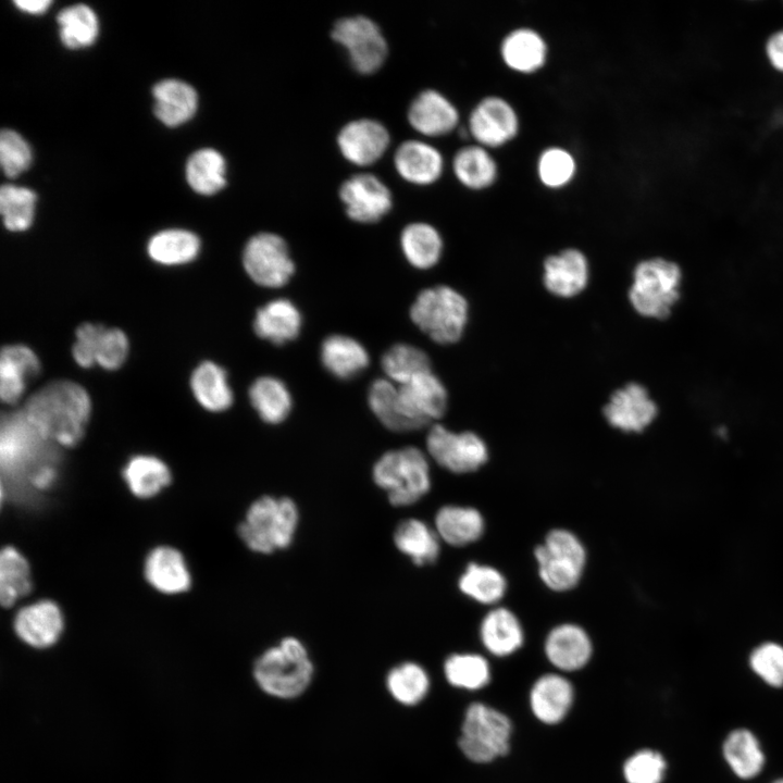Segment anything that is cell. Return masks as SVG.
<instances>
[{
	"instance_id": "cell-25",
	"label": "cell",
	"mask_w": 783,
	"mask_h": 783,
	"mask_svg": "<svg viewBox=\"0 0 783 783\" xmlns=\"http://www.w3.org/2000/svg\"><path fill=\"white\" fill-rule=\"evenodd\" d=\"M592 650V642L587 633L575 624L556 626L545 642L548 660L563 671L583 668L588 662Z\"/></svg>"
},
{
	"instance_id": "cell-39",
	"label": "cell",
	"mask_w": 783,
	"mask_h": 783,
	"mask_svg": "<svg viewBox=\"0 0 783 783\" xmlns=\"http://www.w3.org/2000/svg\"><path fill=\"white\" fill-rule=\"evenodd\" d=\"M226 162L224 157L212 148L194 152L186 163V178L198 194L213 195L226 185Z\"/></svg>"
},
{
	"instance_id": "cell-32",
	"label": "cell",
	"mask_w": 783,
	"mask_h": 783,
	"mask_svg": "<svg viewBox=\"0 0 783 783\" xmlns=\"http://www.w3.org/2000/svg\"><path fill=\"white\" fill-rule=\"evenodd\" d=\"M190 387L197 401L209 411H224L233 403L227 373L214 362L204 361L194 370Z\"/></svg>"
},
{
	"instance_id": "cell-26",
	"label": "cell",
	"mask_w": 783,
	"mask_h": 783,
	"mask_svg": "<svg viewBox=\"0 0 783 783\" xmlns=\"http://www.w3.org/2000/svg\"><path fill=\"white\" fill-rule=\"evenodd\" d=\"M573 687L563 676L546 674L533 685L530 703L534 716L546 724L559 723L573 703Z\"/></svg>"
},
{
	"instance_id": "cell-42",
	"label": "cell",
	"mask_w": 783,
	"mask_h": 783,
	"mask_svg": "<svg viewBox=\"0 0 783 783\" xmlns=\"http://www.w3.org/2000/svg\"><path fill=\"white\" fill-rule=\"evenodd\" d=\"M382 369L388 380L398 385L432 371L426 352L409 344L391 346L382 357Z\"/></svg>"
},
{
	"instance_id": "cell-36",
	"label": "cell",
	"mask_w": 783,
	"mask_h": 783,
	"mask_svg": "<svg viewBox=\"0 0 783 783\" xmlns=\"http://www.w3.org/2000/svg\"><path fill=\"white\" fill-rule=\"evenodd\" d=\"M722 753L734 774L744 780L757 776L765 766L760 744L747 729L730 732L723 742Z\"/></svg>"
},
{
	"instance_id": "cell-27",
	"label": "cell",
	"mask_w": 783,
	"mask_h": 783,
	"mask_svg": "<svg viewBox=\"0 0 783 783\" xmlns=\"http://www.w3.org/2000/svg\"><path fill=\"white\" fill-rule=\"evenodd\" d=\"M302 318L288 299H274L258 309L253 330L256 334L275 345L294 340L300 333Z\"/></svg>"
},
{
	"instance_id": "cell-18",
	"label": "cell",
	"mask_w": 783,
	"mask_h": 783,
	"mask_svg": "<svg viewBox=\"0 0 783 783\" xmlns=\"http://www.w3.org/2000/svg\"><path fill=\"white\" fill-rule=\"evenodd\" d=\"M337 146L350 163L368 166L378 161L390 142L388 129L380 121L358 119L345 124L338 132Z\"/></svg>"
},
{
	"instance_id": "cell-5",
	"label": "cell",
	"mask_w": 783,
	"mask_h": 783,
	"mask_svg": "<svg viewBox=\"0 0 783 783\" xmlns=\"http://www.w3.org/2000/svg\"><path fill=\"white\" fill-rule=\"evenodd\" d=\"M412 322L439 345L458 343L469 320V302L446 285L423 289L410 308Z\"/></svg>"
},
{
	"instance_id": "cell-17",
	"label": "cell",
	"mask_w": 783,
	"mask_h": 783,
	"mask_svg": "<svg viewBox=\"0 0 783 783\" xmlns=\"http://www.w3.org/2000/svg\"><path fill=\"white\" fill-rule=\"evenodd\" d=\"M398 387L402 414L410 431L422 428L444 415L447 389L432 371Z\"/></svg>"
},
{
	"instance_id": "cell-10",
	"label": "cell",
	"mask_w": 783,
	"mask_h": 783,
	"mask_svg": "<svg viewBox=\"0 0 783 783\" xmlns=\"http://www.w3.org/2000/svg\"><path fill=\"white\" fill-rule=\"evenodd\" d=\"M331 35L345 48L351 66L358 73L370 75L383 66L388 45L380 26L370 17L353 15L339 18Z\"/></svg>"
},
{
	"instance_id": "cell-54",
	"label": "cell",
	"mask_w": 783,
	"mask_h": 783,
	"mask_svg": "<svg viewBox=\"0 0 783 783\" xmlns=\"http://www.w3.org/2000/svg\"><path fill=\"white\" fill-rule=\"evenodd\" d=\"M765 55L769 65L783 74V28L773 32L766 40Z\"/></svg>"
},
{
	"instance_id": "cell-49",
	"label": "cell",
	"mask_w": 783,
	"mask_h": 783,
	"mask_svg": "<svg viewBox=\"0 0 783 783\" xmlns=\"http://www.w3.org/2000/svg\"><path fill=\"white\" fill-rule=\"evenodd\" d=\"M36 195L33 190L5 184L0 189V212L4 226L12 232L27 229L34 219Z\"/></svg>"
},
{
	"instance_id": "cell-44",
	"label": "cell",
	"mask_w": 783,
	"mask_h": 783,
	"mask_svg": "<svg viewBox=\"0 0 783 783\" xmlns=\"http://www.w3.org/2000/svg\"><path fill=\"white\" fill-rule=\"evenodd\" d=\"M60 26V38L71 49L91 45L98 35V18L91 8L86 4H74L64 8L57 16Z\"/></svg>"
},
{
	"instance_id": "cell-12",
	"label": "cell",
	"mask_w": 783,
	"mask_h": 783,
	"mask_svg": "<svg viewBox=\"0 0 783 783\" xmlns=\"http://www.w3.org/2000/svg\"><path fill=\"white\" fill-rule=\"evenodd\" d=\"M520 126V117L512 103L501 96L489 95L472 108L465 130L474 144L492 150L514 140Z\"/></svg>"
},
{
	"instance_id": "cell-24",
	"label": "cell",
	"mask_w": 783,
	"mask_h": 783,
	"mask_svg": "<svg viewBox=\"0 0 783 783\" xmlns=\"http://www.w3.org/2000/svg\"><path fill=\"white\" fill-rule=\"evenodd\" d=\"M40 371L36 353L24 345L3 347L0 358V396L3 402L13 405L24 394L27 383Z\"/></svg>"
},
{
	"instance_id": "cell-3",
	"label": "cell",
	"mask_w": 783,
	"mask_h": 783,
	"mask_svg": "<svg viewBox=\"0 0 783 783\" xmlns=\"http://www.w3.org/2000/svg\"><path fill=\"white\" fill-rule=\"evenodd\" d=\"M684 270L667 256L639 260L631 276L627 300L644 320L657 323L670 320L683 299Z\"/></svg>"
},
{
	"instance_id": "cell-28",
	"label": "cell",
	"mask_w": 783,
	"mask_h": 783,
	"mask_svg": "<svg viewBox=\"0 0 783 783\" xmlns=\"http://www.w3.org/2000/svg\"><path fill=\"white\" fill-rule=\"evenodd\" d=\"M452 172L462 186L481 191L495 185L499 167L489 149L473 142L461 147L455 153Z\"/></svg>"
},
{
	"instance_id": "cell-1",
	"label": "cell",
	"mask_w": 783,
	"mask_h": 783,
	"mask_svg": "<svg viewBox=\"0 0 783 783\" xmlns=\"http://www.w3.org/2000/svg\"><path fill=\"white\" fill-rule=\"evenodd\" d=\"M58 446L47 439L23 410L4 414L0 432L2 478L15 497L46 492L58 477Z\"/></svg>"
},
{
	"instance_id": "cell-55",
	"label": "cell",
	"mask_w": 783,
	"mask_h": 783,
	"mask_svg": "<svg viewBox=\"0 0 783 783\" xmlns=\"http://www.w3.org/2000/svg\"><path fill=\"white\" fill-rule=\"evenodd\" d=\"M15 5L30 14H41L52 3L50 0H15Z\"/></svg>"
},
{
	"instance_id": "cell-38",
	"label": "cell",
	"mask_w": 783,
	"mask_h": 783,
	"mask_svg": "<svg viewBox=\"0 0 783 783\" xmlns=\"http://www.w3.org/2000/svg\"><path fill=\"white\" fill-rule=\"evenodd\" d=\"M249 399L259 417L266 423L284 421L291 410V396L277 377L261 376L249 388Z\"/></svg>"
},
{
	"instance_id": "cell-34",
	"label": "cell",
	"mask_w": 783,
	"mask_h": 783,
	"mask_svg": "<svg viewBox=\"0 0 783 783\" xmlns=\"http://www.w3.org/2000/svg\"><path fill=\"white\" fill-rule=\"evenodd\" d=\"M481 639L493 655L513 654L523 644V631L518 618L507 608L489 611L481 624Z\"/></svg>"
},
{
	"instance_id": "cell-19",
	"label": "cell",
	"mask_w": 783,
	"mask_h": 783,
	"mask_svg": "<svg viewBox=\"0 0 783 783\" xmlns=\"http://www.w3.org/2000/svg\"><path fill=\"white\" fill-rule=\"evenodd\" d=\"M410 126L425 137H442L452 133L459 125L457 107L444 94L436 89L419 92L407 112Z\"/></svg>"
},
{
	"instance_id": "cell-41",
	"label": "cell",
	"mask_w": 783,
	"mask_h": 783,
	"mask_svg": "<svg viewBox=\"0 0 783 783\" xmlns=\"http://www.w3.org/2000/svg\"><path fill=\"white\" fill-rule=\"evenodd\" d=\"M123 476L130 492L141 498L154 496L171 482L166 464L145 455L133 457L125 465Z\"/></svg>"
},
{
	"instance_id": "cell-50",
	"label": "cell",
	"mask_w": 783,
	"mask_h": 783,
	"mask_svg": "<svg viewBox=\"0 0 783 783\" xmlns=\"http://www.w3.org/2000/svg\"><path fill=\"white\" fill-rule=\"evenodd\" d=\"M447 681L457 687L478 689L488 684L490 670L487 661L475 654L451 655L444 666Z\"/></svg>"
},
{
	"instance_id": "cell-35",
	"label": "cell",
	"mask_w": 783,
	"mask_h": 783,
	"mask_svg": "<svg viewBox=\"0 0 783 783\" xmlns=\"http://www.w3.org/2000/svg\"><path fill=\"white\" fill-rule=\"evenodd\" d=\"M400 246L407 261L414 268L427 270L439 261L444 241L439 232L425 222L408 224L401 232Z\"/></svg>"
},
{
	"instance_id": "cell-43",
	"label": "cell",
	"mask_w": 783,
	"mask_h": 783,
	"mask_svg": "<svg viewBox=\"0 0 783 783\" xmlns=\"http://www.w3.org/2000/svg\"><path fill=\"white\" fill-rule=\"evenodd\" d=\"M30 589V571L26 559L14 547H4L0 556V600L2 606H13Z\"/></svg>"
},
{
	"instance_id": "cell-2",
	"label": "cell",
	"mask_w": 783,
	"mask_h": 783,
	"mask_svg": "<svg viewBox=\"0 0 783 783\" xmlns=\"http://www.w3.org/2000/svg\"><path fill=\"white\" fill-rule=\"evenodd\" d=\"M22 410L47 439L72 447L84 436L91 402L79 384L55 381L33 394Z\"/></svg>"
},
{
	"instance_id": "cell-48",
	"label": "cell",
	"mask_w": 783,
	"mask_h": 783,
	"mask_svg": "<svg viewBox=\"0 0 783 783\" xmlns=\"http://www.w3.org/2000/svg\"><path fill=\"white\" fill-rule=\"evenodd\" d=\"M391 696L403 705H415L427 694L430 679L425 670L414 662H403L393 668L386 679Z\"/></svg>"
},
{
	"instance_id": "cell-56",
	"label": "cell",
	"mask_w": 783,
	"mask_h": 783,
	"mask_svg": "<svg viewBox=\"0 0 783 783\" xmlns=\"http://www.w3.org/2000/svg\"><path fill=\"white\" fill-rule=\"evenodd\" d=\"M773 783H783V778L774 781Z\"/></svg>"
},
{
	"instance_id": "cell-37",
	"label": "cell",
	"mask_w": 783,
	"mask_h": 783,
	"mask_svg": "<svg viewBox=\"0 0 783 783\" xmlns=\"http://www.w3.org/2000/svg\"><path fill=\"white\" fill-rule=\"evenodd\" d=\"M397 548L417 566L433 563L439 554V536L418 519L401 521L395 530Z\"/></svg>"
},
{
	"instance_id": "cell-30",
	"label": "cell",
	"mask_w": 783,
	"mask_h": 783,
	"mask_svg": "<svg viewBox=\"0 0 783 783\" xmlns=\"http://www.w3.org/2000/svg\"><path fill=\"white\" fill-rule=\"evenodd\" d=\"M145 575L158 591L166 594L184 592L190 586V575L183 556L174 548L158 547L147 557Z\"/></svg>"
},
{
	"instance_id": "cell-45",
	"label": "cell",
	"mask_w": 783,
	"mask_h": 783,
	"mask_svg": "<svg viewBox=\"0 0 783 783\" xmlns=\"http://www.w3.org/2000/svg\"><path fill=\"white\" fill-rule=\"evenodd\" d=\"M506 586V580L498 570L474 562L468 564L459 580V588L463 594L485 605L499 601Z\"/></svg>"
},
{
	"instance_id": "cell-33",
	"label": "cell",
	"mask_w": 783,
	"mask_h": 783,
	"mask_svg": "<svg viewBox=\"0 0 783 783\" xmlns=\"http://www.w3.org/2000/svg\"><path fill=\"white\" fill-rule=\"evenodd\" d=\"M436 533L451 546H465L477 540L484 532L480 511L470 507L445 506L435 517Z\"/></svg>"
},
{
	"instance_id": "cell-23",
	"label": "cell",
	"mask_w": 783,
	"mask_h": 783,
	"mask_svg": "<svg viewBox=\"0 0 783 783\" xmlns=\"http://www.w3.org/2000/svg\"><path fill=\"white\" fill-rule=\"evenodd\" d=\"M16 635L35 648L52 646L63 630L60 608L51 600H40L22 608L13 623Z\"/></svg>"
},
{
	"instance_id": "cell-6",
	"label": "cell",
	"mask_w": 783,
	"mask_h": 783,
	"mask_svg": "<svg viewBox=\"0 0 783 783\" xmlns=\"http://www.w3.org/2000/svg\"><path fill=\"white\" fill-rule=\"evenodd\" d=\"M297 524L298 510L291 499L263 496L248 509L238 534L251 550L271 554L290 545Z\"/></svg>"
},
{
	"instance_id": "cell-9",
	"label": "cell",
	"mask_w": 783,
	"mask_h": 783,
	"mask_svg": "<svg viewBox=\"0 0 783 783\" xmlns=\"http://www.w3.org/2000/svg\"><path fill=\"white\" fill-rule=\"evenodd\" d=\"M543 582L563 592L574 587L583 573L586 554L582 543L567 530H552L534 551Z\"/></svg>"
},
{
	"instance_id": "cell-53",
	"label": "cell",
	"mask_w": 783,
	"mask_h": 783,
	"mask_svg": "<svg viewBox=\"0 0 783 783\" xmlns=\"http://www.w3.org/2000/svg\"><path fill=\"white\" fill-rule=\"evenodd\" d=\"M751 670L768 685L783 687V646L763 643L749 657Z\"/></svg>"
},
{
	"instance_id": "cell-7",
	"label": "cell",
	"mask_w": 783,
	"mask_h": 783,
	"mask_svg": "<svg viewBox=\"0 0 783 783\" xmlns=\"http://www.w3.org/2000/svg\"><path fill=\"white\" fill-rule=\"evenodd\" d=\"M374 482L386 490L394 506H409L421 499L431 487L430 465L415 447L384 453L374 464Z\"/></svg>"
},
{
	"instance_id": "cell-22",
	"label": "cell",
	"mask_w": 783,
	"mask_h": 783,
	"mask_svg": "<svg viewBox=\"0 0 783 783\" xmlns=\"http://www.w3.org/2000/svg\"><path fill=\"white\" fill-rule=\"evenodd\" d=\"M548 45L543 35L531 27H518L502 38L499 54L511 71L531 75L540 71L548 60Z\"/></svg>"
},
{
	"instance_id": "cell-15",
	"label": "cell",
	"mask_w": 783,
	"mask_h": 783,
	"mask_svg": "<svg viewBox=\"0 0 783 783\" xmlns=\"http://www.w3.org/2000/svg\"><path fill=\"white\" fill-rule=\"evenodd\" d=\"M128 350V338L123 331L83 323L76 330L72 355L82 368L98 364L105 370H116L125 362Z\"/></svg>"
},
{
	"instance_id": "cell-29",
	"label": "cell",
	"mask_w": 783,
	"mask_h": 783,
	"mask_svg": "<svg viewBox=\"0 0 783 783\" xmlns=\"http://www.w3.org/2000/svg\"><path fill=\"white\" fill-rule=\"evenodd\" d=\"M152 95L156 116L170 127L185 123L197 110V92L182 80H161L154 85Z\"/></svg>"
},
{
	"instance_id": "cell-47",
	"label": "cell",
	"mask_w": 783,
	"mask_h": 783,
	"mask_svg": "<svg viewBox=\"0 0 783 783\" xmlns=\"http://www.w3.org/2000/svg\"><path fill=\"white\" fill-rule=\"evenodd\" d=\"M368 401L372 412L387 428L395 432L410 431L403 418L399 387L389 380H375L368 393Z\"/></svg>"
},
{
	"instance_id": "cell-21",
	"label": "cell",
	"mask_w": 783,
	"mask_h": 783,
	"mask_svg": "<svg viewBox=\"0 0 783 783\" xmlns=\"http://www.w3.org/2000/svg\"><path fill=\"white\" fill-rule=\"evenodd\" d=\"M394 166L406 182L427 186L440 178L445 161L442 152L430 142L409 139L397 147L394 153Z\"/></svg>"
},
{
	"instance_id": "cell-51",
	"label": "cell",
	"mask_w": 783,
	"mask_h": 783,
	"mask_svg": "<svg viewBox=\"0 0 783 783\" xmlns=\"http://www.w3.org/2000/svg\"><path fill=\"white\" fill-rule=\"evenodd\" d=\"M667 763L661 754L643 749L632 755L623 766L627 783H661Z\"/></svg>"
},
{
	"instance_id": "cell-14",
	"label": "cell",
	"mask_w": 783,
	"mask_h": 783,
	"mask_svg": "<svg viewBox=\"0 0 783 783\" xmlns=\"http://www.w3.org/2000/svg\"><path fill=\"white\" fill-rule=\"evenodd\" d=\"M659 405L647 386L629 382L616 389L602 407L608 424L624 433H641L650 426L659 414Z\"/></svg>"
},
{
	"instance_id": "cell-8",
	"label": "cell",
	"mask_w": 783,
	"mask_h": 783,
	"mask_svg": "<svg viewBox=\"0 0 783 783\" xmlns=\"http://www.w3.org/2000/svg\"><path fill=\"white\" fill-rule=\"evenodd\" d=\"M511 732V721L505 713L475 703L465 711L458 743L468 759L486 763L508 754Z\"/></svg>"
},
{
	"instance_id": "cell-13",
	"label": "cell",
	"mask_w": 783,
	"mask_h": 783,
	"mask_svg": "<svg viewBox=\"0 0 783 783\" xmlns=\"http://www.w3.org/2000/svg\"><path fill=\"white\" fill-rule=\"evenodd\" d=\"M430 456L446 470L462 474L481 468L488 459L485 442L474 432H452L434 424L426 436Z\"/></svg>"
},
{
	"instance_id": "cell-46",
	"label": "cell",
	"mask_w": 783,
	"mask_h": 783,
	"mask_svg": "<svg viewBox=\"0 0 783 783\" xmlns=\"http://www.w3.org/2000/svg\"><path fill=\"white\" fill-rule=\"evenodd\" d=\"M576 171L577 163L574 156L563 147H547L537 158L536 174L546 188L567 187L574 179Z\"/></svg>"
},
{
	"instance_id": "cell-4",
	"label": "cell",
	"mask_w": 783,
	"mask_h": 783,
	"mask_svg": "<svg viewBox=\"0 0 783 783\" xmlns=\"http://www.w3.org/2000/svg\"><path fill=\"white\" fill-rule=\"evenodd\" d=\"M253 675L266 694L294 698L311 683L313 664L303 644L295 637H286L257 659Z\"/></svg>"
},
{
	"instance_id": "cell-16",
	"label": "cell",
	"mask_w": 783,
	"mask_h": 783,
	"mask_svg": "<svg viewBox=\"0 0 783 783\" xmlns=\"http://www.w3.org/2000/svg\"><path fill=\"white\" fill-rule=\"evenodd\" d=\"M339 198L348 217L363 224L382 220L393 208L390 189L372 173L355 174L343 182Z\"/></svg>"
},
{
	"instance_id": "cell-52",
	"label": "cell",
	"mask_w": 783,
	"mask_h": 783,
	"mask_svg": "<svg viewBox=\"0 0 783 783\" xmlns=\"http://www.w3.org/2000/svg\"><path fill=\"white\" fill-rule=\"evenodd\" d=\"M0 162L3 173L10 178L18 176L30 165V147L12 129H3L0 134Z\"/></svg>"
},
{
	"instance_id": "cell-20",
	"label": "cell",
	"mask_w": 783,
	"mask_h": 783,
	"mask_svg": "<svg viewBox=\"0 0 783 783\" xmlns=\"http://www.w3.org/2000/svg\"><path fill=\"white\" fill-rule=\"evenodd\" d=\"M542 277L543 285L550 295L563 299L573 298L588 284V260L580 249H563L544 260Z\"/></svg>"
},
{
	"instance_id": "cell-11",
	"label": "cell",
	"mask_w": 783,
	"mask_h": 783,
	"mask_svg": "<svg viewBox=\"0 0 783 783\" xmlns=\"http://www.w3.org/2000/svg\"><path fill=\"white\" fill-rule=\"evenodd\" d=\"M243 264L254 283L268 288L286 285L295 272L286 241L269 232L256 234L247 241Z\"/></svg>"
},
{
	"instance_id": "cell-31",
	"label": "cell",
	"mask_w": 783,
	"mask_h": 783,
	"mask_svg": "<svg viewBox=\"0 0 783 783\" xmlns=\"http://www.w3.org/2000/svg\"><path fill=\"white\" fill-rule=\"evenodd\" d=\"M321 360L330 373L347 380L368 366L369 355L358 340L337 334L328 336L322 343Z\"/></svg>"
},
{
	"instance_id": "cell-40",
	"label": "cell",
	"mask_w": 783,
	"mask_h": 783,
	"mask_svg": "<svg viewBox=\"0 0 783 783\" xmlns=\"http://www.w3.org/2000/svg\"><path fill=\"white\" fill-rule=\"evenodd\" d=\"M200 240L185 229H166L153 235L148 243V254L157 263L178 265L192 261L199 253Z\"/></svg>"
}]
</instances>
